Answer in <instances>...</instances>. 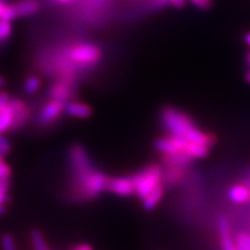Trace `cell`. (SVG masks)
<instances>
[{"mask_svg":"<svg viewBox=\"0 0 250 250\" xmlns=\"http://www.w3.org/2000/svg\"><path fill=\"white\" fill-rule=\"evenodd\" d=\"M71 250H94L89 245H86V243H81V245H78L73 247Z\"/></svg>","mask_w":250,"mask_h":250,"instance_id":"cell-29","label":"cell"},{"mask_svg":"<svg viewBox=\"0 0 250 250\" xmlns=\"http://www.w3.org/2000/svg\"><path fill=\"white\" fill-rule=\"evenodd\" d=\"M8 190H9V180L0 181V214L5 213L6 205H7V203L9 202Z\"/></svg>","mask_w":250,"mask_h":250,"instance_id":"cell-17","label":"cell"},{"mask_svg":"<svg viewBox=\"0 0 250 250\" xmlns=\"http://www.w3.org/2000/svg\"><path fill=\"white\" fill-rule=\"evenodd\" d=\"M190 142L187 139L181 138V137L176 136H169L164 137V138H159L155 140V148L159 152L164 154H176V153H187L188 145Z\"/></svg>","mask_w":250,"mask_h":250,"instance_id":"cell-6","label":"cell"},{"mask_svg":"<svg viewBox=\"0 0 250 250\" xmlns=\"http://www.w3.org/2000/svg\"><path fill=\"white\" fill-rule=\"evenodd\" d=\"M30 241L34 250H50L45 237L40 229H33L30 232Z\"/></svg>","mask_w":250,"mask_h":250,"instance_id":"cell-16","label":"cell"},{"mask_svg":"<svg viewBox=\"0 0 250 250\" xmlns=\"http://www.w3.org/2000/svg\"><path fill=\"white\" fill-rule=\"evenodd\" d=\"M107 191L118 197H131L136 195L132 176L109 177Z\"/></svg>","mask_w":250,"mask_h":250,"instance_id":"cell-7","label":"cell"},{"mask_svg":"<svg viewBox=\"0 0 250 250\" xmlns=\"http://www.w3.org/2000/svg\"><path fill=\"white\" fill-rule=\"evenodd\" d=\"M246 80H247V83H250V70L247 72V74H246Z\"/></svg>","mask_w":250,"mask_h":250,"instance_id":"cell-31","label":"cell"},{"mask_svg":"<svg viewBox=\"0 0 250 250\" xmlns=\"http://www.w3.org/2000/svg\"><path fill=\"white\" fill-rule=\"evenodd\" d=\"M14 13L17 18H26L35 14L39 11L40 5L36 0H21L13 5Z\"/></svg>","mask_w":250,"mask_h":250,"instance_id":"cell-11","label":"cell"},{"mask_svg":"<svg viewBox=\"0 0 250 250\" xmlns=\"http://www.w3.org/2000/svg\"><path fill=\"white\" fill-rule=\"evenodd\" d=\"M65 114L71 117L83 120V118L90 117V115H92V108L88 104H86V103L71 100V101L65 103Z\"/></svg>","mask_w":250,"mask_h":250,"instance_id":"cell-10","label":"cell"},{"mask_svg":"<svg viewBox=\"0 0 250 250\" xmlns=\"http://www.w3.org/2000/svg\"><path fill=\"white\" fill-rule=\"evenodd\" d=\"M160 120L162 126L171 136L181 137L188 142L208 146H212L215 143L214 137L211 133L203 132L189 115L177 108L165 107L160 114Z\"/></svg>","mask_w":250,"mask_h":250,"instance_id":"cell-1","label":"cell"},{"mask_svg":"<svg viewBox=\"0 0 250 250\" xmlns=\"http://www.w3.org/2000/svg\"><path fill=\"white\" fill-rule=\"evenodd\" d=\"M11 152V143L6 139V137L2 133H0V153L5 156Z\"/></svg>","mask_w":250,"mask_h":250,"instance_id":"cell-25","label":"cell"},{"mask_svg":"<svg viewBox=\"0 0 250 250\" xmlns=\"http://www.w3.org/2000/svg\"><path fill=\"white\" fill-rule=\"evenodd\" d=\"M4 159H5V155L0 153V161H4Z\"/></svg>","mask_w":250,"mask_h":250,"instance_id":"cell-34","label":"cell"},{"mask_svg":"<svg viewBox=\"0 0 250 250\" xmlns=\"http://www.w3.org/2000/svg\"><path fill=\"white\" fill-rule=\"evenodd\" d=\"M211 146L204 145V144H197V143H189L187 148V154L190 155L195 160V159H203L206 158L210 153Z\"/></svg>","mask_w":250,"mask_h":250,"instance_id":"cell-15","label":"cell"},{"mask_svg":"<svg viewBox=\"0 0 250 250\" xmlns=\"http://www.w3.org/2000/svg\"><path fill=\"white\" fill-rule=\"evenodd\" d=\"M0 19L1 20H8L12 21L14 19H17L14 13L13 5H7L6 2L0 0Z\"/></svg>","mask_w":250,"mask_h":250,"instance_id":"cell-19","label":"cell"},{"mask_svg":"<svg viewBox=\"0 0 250 250\" xmlns=\"http://www.w3.org/2000/svg\"><path fill=\"white\" fill-rule=\"evenodd\" d=\"M1 248L2 250H17L15 240L11 234H4L1 236Z\"/></svg>","mask_w":250,"mask_h":250,"instance_id":"cell-24","label":"cell"},{"mask_svg":"<svg viewBox=\"0 0 250 250\" xmlns=\"http://www.w3.org/2000/svg\"><path fill=\"white\" fill-rule=\"evenodd\" d=\"M228 197L233 203L236 204H243L250 199V189L243 184H236L232 187L228 191Z\"/></svg>","mask_w":250,"mask_h":250,"instance_id":"cell-14","label":"cell"},{"mask_svg":"<svg viewBox=\"0 0 250 250\" xmlns=\"http://www.w3.org/2000/svg\"><path fill=\"white\" fill-rule=\"evenodd\" d=\"M12 34L11 21L1 20L0 19V44L6 42Z\"/></svg>","mask_w":250,"mask_h":250,"instance_id":"cell-20","label":"cell"},{"mask_svg":"<svg viewBox=\"0 0 250 250\" xmlns=\"http://www.w3.org/2000/svg\"><path fill=\"white\" fill-rule=\"evenodd\" d=\"M9 101H11V96L7 92H0V111L4 110L7 107Z\"/></svg>","mask_w":250,"mask_h":250,"instance_id":"cell-27","label":"cell"},{"mask_svg":"<svg viewBox=\"0 0 250 250\" xmlns=\"http://www.w3.org/2000/svg\"><path fill=\"white\" fill-rule=\"evenodd\" d=\"M41 88V80L39 77L31 76L28 77L23 83V90L28 95H34L36 92H39Z\"/></svg>","mask_w":250,"mask_h":250,"instance_id":"cell-18","label":"cell"},{"mask_svg":"<svg viewBox=\"0 0 250 250\" xmlns=\"http://www.w3.org/2000/svg\"><path fill=\"white\" fill-rule=\"evenodd\" d=\"M11 176V168L5 161H0V181L9 180Z\"/></svg>","mask_w":250,"mask_h":250,"instance_id":"cell-26","label":"cell"},{"mask_svg":"<svg viewBox=\"0 0 250 250\" xmlns=\"http://www.w3.org/2000/svg\"><path fill=\"white\" fill-rule=\"evenodd\" d=\"M132 180L136 196L143 201L156 187L164 183V169L159 165L152 164L132 175Z\"/></svg>","mask_w":250,"mask_h":250,"instance_id":"cell-4","label":"cell"},{"mask_svg":"<svg viewBox=\"0 0 250 250\" xmlns=\"http://www.w3.org/2000/svg\"><path fill=\"white\" fill-rule=\"evenodd\" d=\"M237 248L242 250H250V234L240 233L236 235L235 239Z\"/></svg>","mask_w":250,"mask_h":250,"instance_id":"cell-21","label":"cell"},{"mask_svg":"<svg viewBox=\"0 0 250 250\" xmlns=\"http://www.w3.org/2000/svg\"><path fill=\"white\" fill-rule=\"evenodd\" d=\"M220 246L223 250H237L236 242L233 241L230 234L220 236Z\"/></svg>","mask_w":250,"mask_h":250,"instance_id":"cell-23","label":"cell"},{"mask_svg":"<svg viewBox=\"0 0 250 250\" xmlns=\"http://www.w3.org/2000/svg\"><path fill=\"white\" fill-rule=\"evenodd\" d=\"M74 94V81L67 79H59L52 83L49 89L50 99L58 100V101L67 103L71 101Z\"/></svg>","mask_w":250,"mask_h":250,"instance_id":"cell-8","label":"cell"},{"mask_svg":"<svg viewBox=\"0 0 250 250\" xmlns=\"http://www.w3.org/2000/svg\"><path fill=\"white\" fill-rule=\"evenodd\" d=\"M67 162L71 177V196H73L98 169L88 151L80 144H74L68 149Z\"/></svg>","mask_w":250,"mask_h":250,"instance_id":"cell-2","label":"cell"},{"mask_svg":"<svg viewBox=\"0 0 250 250\" xmlns=\"http://www.w3.org/2000/svg\"><path fill=\"white\" fill-rule=\"evenodd\" d=\"M165 189L166 186L164 183H161L160 186L156 187L152 192H149L148 195L143 199V208H145L146 211L154 210L156 206L159 205V203L161 202V199L164 198Z\"/></svg>","mask_w":250,"mask_h":250,"instance_id":"cell-12","label":"cell"},{"mask_svg":"<svg viewBox=\"0 0 250 250\" xmlns=\"http://www.w3.org/2000/svg\"><path fill=\"white\" fill-rule=\"evenodd\" d=\"M246 62H247V65L250 67V52L248 55H247V58H246Z\"/></svg>","mask_w":250,"mask_h":250,"instance_id":"cell-32","label":"cell"},{"mask_svg":"<svg viewBox=\"0 0 250 250\" xmlns=\"http://www.w3.org/2000/svg\"><path fill=\"white\" fill-rule=\"evenodd\" d=\"M65 112V103L58 101V100L50 99L48 102L44 103L37 116V123L41 126H50L57 122L62 114Z\"/></svg>","mask_w":250,"mask_h":250,"instance_id":"cell-5","label":"cell"},{"mask_svg":"<svg viewBox=\"0 0 250 250\" xmlns=\"http://www.w3.org/2000/svg\"><path fill=\"white\" fill-rule=\"evenodd\" d=\"M9 103H11L15 114V123L13 126V131H18L22 129L24 125L27 124L28 120H29V109H28V105L22 100L11 99Z\"/></svg>","mask_w":250,"mask_h":250,"instance_id":"cell-9","label":"cell"},{"mask_svg":"<svg viewBox=\"0 0 250 250\" xmlns=\"http://www.w3.org/2000/svg\"><path fill=\"white\" fill-rule=\"evenodd\" d=\"M190 1L201 9H208L212 5L211 0H190Z\"/></svg>","mask_w":250,"mask_h":250,"instance_id":"cell-28","label":"cell"},{"mask_svg":"<svg viewBox=\"0 0 250 250\" xmlns=\"http://www.w3.org/2000/svg\"><path fill=\"white\" fill-rule=\"evenodd\" d=\"M5 85V80L4 79H2V78L1 77H0V88H1V87L2 86H4Z\"/></svg>","mask_w":250,"mask_h":250,"instance_id":"cell-33","label":"cell"},{"mask_svg":"<svg viewBox=\"0 0 250 250\" xmlns=\"http://www.w3.org/2000/svg\"><path fill=\"white\" fill-rule=\"evenodd\" d=\"M57 1H59V2H70V1H72V0H57Z\"/></svg>","mask_w":250,"mask_h":250,"instance_id":"cell-35","label":"cell"},{"mask_svg":"<svg viewBox=\"0 0 250 250\" xmlns=\"http://www.w3.org/2000/svg\"><path fill=\"white\" fill-rule=\"evenodd\" d=\"M245 41H246L247 44H248V45L250 46V33H248V34H247V35L245 36Z\"/></svg>","mask_w":250,"mask_h":250,"instance_id":"cell-30","label":"cell"},{"mask_svg":"<svg viewBox=\"0 0 250 250\" xmlns=\"http://www.w3.org/2000/svg\"><path fill=\"white\" fill-rule=\"evenodd\" d=\"M15 123V114L11 103L4 110L0 111V133H6L7 131H13V126Z\"/></svg>","mask_w":250,"mask_h":250,"instance_id":"cell-13","label":"cell"},{"mask_svg":"<svg viewBox=\"0 0 250 250\" xmlns=\"http://www.w3.org/2000/svg\"><path fill=\"white\" fill-rule=\"evenodd\" d=\"M102 57V51L93 43L80 42L66 50V62L77 72L85 71L96 65Z\"/></svg>","mask_w":250,"mask_h":250,"instance_id":"cell-3","label":"cell"},{"mask_svg":"<svg viewBox=\"0 0 250 250\" xmlns=\"http://www.w3.org/2000/svg\"><path fill=\"white\" fill-rule=\"evenodd\" d=\"M218 233L220 236L230 234L229 221H228V219L226 217H224V215H220L218 219Z\"/></svg>","mask_w":250,"mask_h":250,"instance_id":"cell-22","label":"cell"}]
</instances>
